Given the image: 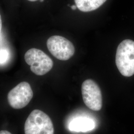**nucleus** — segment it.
I'll return each mask as SVG.
<instances>
[{"label":"nucleus","mask_w":134,"mask_h":134,"mask_svg":"<svg viewBox=\"0 0 134 134\" xmlns=\"http://www.w3.org/2000/svg\"><path fill=\"white\" fill-rule=\"evenodd\" d=\"M115 62L119 71L123 76L134 75V41L126 39L120 43L117 49Z\"/></svg>","instance_id":"1"},{"label":"nucleus","mask_w":134,"mask_h":134,"mask_svg":"<svg viewBox=\"0 0 134 134\" xmlns=\"http://www.w3.org/2000/svg\"><path fill=\"white\" fill-rule=\"evenodd\" d=\"M25 134H54L53 123L47 114L35 109L31 112L24 124Z\"/></svg>","instance_id":"2"},{"label":"nucleus","mask_w":134,"mask_h":134,"mask_svg":"<svg viewBox=\"0 0 134 134\" xmlns=\"http://www.w3.org/2000/svg\"><path fill=\"white\" fill-rule=\"evenodd\" d=\"M26 63L30 66V70L36 75L43 76L53 68L52 60L42 51L36 48L29 50L24 55Z\"/></svg>","instance_id":"3"},{"label":"nucleus","mask_w":134,"mask_h":134,"mask_svg":"<svg viewBox=\"0 0 134 134\" xmlns=\"http://www.w3.org/2000/svg\"><path fill=\"white\" fill-rule=\"evenodd\" d=\"M47 46L53 56L61 61L70 59L75 51L74 46L70 41L59 35H54L48 39Z\"/></svg>","instance_id":"4"},{"label":"nucleus","mask_w":134,"mask_h":134,"mask_svg":"<svg viewBox=\"0 0 134 134\" xmlns=\"http://www.w3.org/2000/svg\"><path fill=\"white\" fill-rule=\"evenodd\" d=\"M83 101L86 105L93 111H99L102 107V96L100 88L91 79L83 81L81 86Z\"/></svg>","instance_id":"5"},{"label":"nucleus","mask_w":134,"mask_h":134,"mask_svg":"<svg viewBox=\"0 0 134 134\" xmlns=\"http://www.w3.org/2000/svg\"><path fill=\"white\" fill-rule=\"evenodd\" d=\"M33 96V91L29 83L23 81L10 91L8 95V100L12 108L20 109L27 105Z\"/></svg>","instance_id":"6"},{"label":"nucleus","mask_w":134,"mask_h":134,"mask_svg":"<svg viewBox=\"0 0 134 134\" xmlns=\"http://www.w3.org/2000/svg\"><path fill=\"white\" fill-rule=\"evenodd\" d=\"M95 124L93 120L86 117H77L74 119L69 124L71 131L85 132L93 129Z\"/></svg>","instance_id":"7"},{"label":"nucleus","mask_w":134,"mask_h":134,"mask_svg":"<svg viewBox=\"0 0 134 134\" xmlns=\"http://www.w3.org/2000/svg\"><path fill=\"white\" fill-rule=\"evenodd\" d=\"M107 0H75L77 8L83 12H89L98 9Z\"/></svg>","instance_id":"8"},{"label":"nucleus","mask_w":134,"mask_h":134,"mask_svg":"<svg viewBox=\"0 0 134 134\" xmlns=\"http://www.w3.org/2000/svg\"><path fill=\"white\" fill-rule=\"evenodd\" d=\"M10 58V53L7 48H0V65H4L7 63Z\"/></svg>","instance_id":"9"},{"label":"nucleus","mask_w":134,"mask_h":134,"mask_svg":"<svg viewBox=\"0 0 134 134\" xmlns=\"http://www.w3.org/2000/svg\"><path fill=\"white\" fill-rule=\"evenodd\" d=\"M0 134H12L10 132L5 130H2L0 131Z\"/></svg>","instance_id":"10"},{"label":"nucleus","mask_w":134,"mask_h":134,"mask_svg":"<svg viewBox=\"0 0 134 134\" xmlns=\"http://www.w3.org/2000/svg\"><path fill=\"white\" fill-rule=\"evenodd\" d=\"M2 21L1 15L0 14V35H1V30H2Z\"/></svg>","instance_id":"11"},{"label":"nucleus","mask_w":134,"mask_h":134,"mask_svg":"<svg viewBox=\"0 0 134 134\" xmlns=\"http://www.w3.org/2000/svg\"><path fill=\"white\" fill-rule=\"evenodd\" d=\"M71 8L72 10H76L77 9V6L76 5H72L71 6Z\"/></svg>","instance_id":"12"},{"label":"nucleus","mask_w":134,"mask_h":134,"mask_svg":"<svg viewBox=\"0 0 134 134\" xmlns=\"http://www.w3.org/2000/svg\"><path fill=\"white\" fill-rule=\"evenodd\" d=\"M29 1H30V2H35V1H36L37 0H28Z\"/></svg>","instance_id":"13"},{"label":"nucleus","mask_w":134,"mask_h":134,"mask_svg":"<svg viewBox=\"0 0 134 134\" xmlns=\"http://www.w3.org/2000/svg\"><path fill=\"white\" fill-rule=\"evenodd\" d=\"M44 0H40V2H43Z\"/></svg>","instance_id":"14"}]
</instances>
